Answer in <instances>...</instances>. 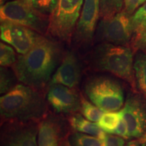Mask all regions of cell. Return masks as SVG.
I'll return each instance as SVG.
<instances>
[{
	"label": "cell",
	"mask_w": 146,
	"mask_h": 146,
	"mask_svg": "<svg viewBox=\"0 0 146 146\" xmlns=\"http://www.w3.org/2000/svg\"><path fill=\"white\" fill-rule=\"evenodd\" d=\"M92 104L81 97V111L84 117L87 120L94 123H98L104 112L99 107Z\"/></svg>",
	"instance_id": "obj_21"
},
{
	"label": "cell",
	"mask_w": 146,
	"mask_h": 146,
	"mask_svg": "<svg viewBox=\"0 0 146 146\" xmlns=\"http://www.w3.org/2000/svg\"><path fill=\"white\" fill-rule=\"evenodd\" d=\"M131 43L133 51L146 52V27L133 36Z\"/></svg>",
	"instance_id": "obj_25"
},
{
	"label": "cell",
	"mask_w": 146,
	"mask_h": 146,
	"mask_svg": "<svg viewBox=\"0 0 146 146\" xmlns=\"http://www.w3.org/2000/svg\"><path fill=\"white\" fill-rule=\"evenodd\" d=\"M33 8L40 13L48 16L57 4L58 0H27Z\"/></svg>",
	"instance_id": "obj_24"
},
{
	"label": "cell",
	"mask_w": 146,
	"mask_h": 146,
	"mask_svg": "<svg viewBox=\"0 0 146 146\" xmlns=\"http://www.w3.org/2000/svg\"><path fill=\"white\" fill-rule=\"evenodd\" d=\"M122 117L121 110L117 112H109L103 114L98 125L106 133L112 134L119 123Z\"/></svg>",
	"instance_id": "obj_18"
},
{
	"label": "cell",
	"mask_w": 146,
	"mask_h": 146,
	"mask_svg": "<svg viewBox=\"0 0 146 146\" xmlns=\"http://www.w3.org/2000/svg\"><path fill=\"white\" fill-rule=\"evenodd\" d=\"M70 146H104V139L79 132L74 133L69 137Z\"/></svg>",
	"instance_id": "obj_17"
},
{
	"label": "cell",
	"mask_w": 146,
	"mask_h": 146,
	"mask_svg": "<svg viewBox=\"0 0 146 146\" xmlns=\"http://www.w3.org/2000/svg\"><path fill=\"white\" fill-rule=\"evenodd\" d=\"M100 17V0H84L81 13L74 33V39L76 43L82 45L90 44L94 39Z\"/></svg>",
	"instance_id": "obj_10"
},
{
	"label": "cell",
	"mask_w": 146,
	"mask_h": 146,
	"mask_svg": "<svg viewBox=\"0 0 146 146\" xmlns=\"http://www.w3.org/2000/svg\"><path fill=\"white\" fill-rule=\"evenodd\" d=\"M16 80H18L14 71H10L7 67L1 66L0 69V93L4 95L12 90L17 84Z\"/></svg>",
	"instance_id": "obj_20"
},
{
	"label": "cell",
	"mask_w": 146,
	"mask_h": 146,
	"mask_svg": "<svg viewBox=\"0 0 146 146\" xmlns=\"http://www.w3.org/2000/svg\"><path fill=\"white\" fill-rule=\"evenodd\" d=\"M125 0H100V17L107 19L121 11Z\"/></svg>",
	"instance_id": "obj_19"
},
{
	"label": "cell",
	"mask_w": 146,
	"mask_h": 146,
	"mask_svg": "<svg viewBox=\"0 0 146 146\" xmlns=\"http://www.w3.org/2000/svg\"><path fill=\"white\" fill-rule=\"evenodd\" d=\"M63 134L64 125L62 120L54 115L45 116L38 125V145L59 146Z\"/></svg>",
	"instance_id": "obj_14"
},
{
	"label": "cell",
	"mask_w": 146,
	"mask_h": 146,
	"mask_svg": "<svg viewBox=\"0 0 146 146\" xmlns=\"http://www.w3.org/2000/svg\"><path fill=\"white\" fill-rule=\"evenodd\" d=\"M104 146H125V139L116 135L106 133Z\"/></svg>",
	"instance_id": "obj_26"
},
{
	"label": "cell",
	"mask_w": 146,
	"mask_h": 146,
	"mask_svg": "<svg viewBox=\"0 0 146 146\" xmlns=\"http://www.w3.org/2000/svg\"><path fill=\"white\" fill-rule=\"evenodd\" d=\"M17 60L15 52L12 47L1 42L0 43V64L1 66H12Z\"/></svg>",
	"instance_id": "obj_22"
},
{
	"label": "cell",
	"mask_w": 146,
	"mask_h": 146,
	"mask_svg": "<svg viewBox=\"0 0 146 146\" xmlns=\"http://www.w3.org/2000/svg\"><path fill=\"white\" fill-rule=\"evenodd\" d=\"M81 78V67L74 53L68 52L64 55L62 62L52 76L50 85L60 84L74 89Z\"/></svg>",
	"instance_id": "obj_13"
},
{
	"label": "cell",
	"mask_w": 146,
	"mask_h": 146,
	"mask_svg": "<svg viewBox=\"0 0 146 146\" xmlns=\"http://www.w3.org/2000/svg\"><path fill=\"white\" fill-rule=\"evenodd\" d=\"M129 1H130V0H125V1H124V5L126 4V3H127Z\"/></svg>",
	"instance_id": "obj_31"
},
{
	"label": "cell",
	"mask_w": 146,
	"mask_h": 146,
	"mask_svg": "<svg viewBox=\"0 0 146 146\" xmlns=\"http://www.w3.org/2000/svg\"><path fill=\"white\" fill-rule=\"evenodd\" d=\"M47 104L39 90L21 83L0 98V113L3 120L29 122L46 116Z\"/></svg>",
	"instance_id": "obj_2"
},
{
	"label": "cell",
	"mask_w": 146,
	"mask_h": 146,
	"mask_svg": "<svg viewBox=\"0 0 146 146\" xmlns=\"http://www.w3.org/2000/svg\"><path fill=\"white\" fill-rule=\"evenodd\" d=\"M112 134L116 135L119 137H121L125 139H129V131H128V127L127 123H126L125 119L123 117V114H122V117L120 118L119 123L116 128V129L113 131Z\"/></svg>",
	"instance_id": "obj_27"
},
{
	"label": "cell",
	"mask_w": 146,
	"mask_h": 146,
	"mask_svg": "<svg viewBox=\"0 0 146 146\" xmlns=\"http://www.w3.org/2000/svg\"><path fill=\"white\" fill-rule=\"evenodd\" d=\"M47 101L56 112L72 114L81 110V98L73 88L60 85H50Z\"/></svg>",
	"instance_id": "obj_11"
},
{
	"label": "cell",
	"mask_w": 146,
	"mask_h": 146,
	"mask_svg": "<svg viewBox=\"0 0 146 146\" xmlns=\"http://www.w3.org/2000/svg\"><path fill=\"white\" fill-rule=\"evenodd\" d=\"M1 22L19 24L35 31L40 34L47 31L49 16L36 10L27 0H14L1 5Z\"/></svg>",
	"instance_id": "obj_6"
},
{
	"label": "cell",
	"mask_w": 146,
	"mask_h": 146,
	"mask_svg": "<svg viewBox=\"0 0 146 146\" xmlns=\"http://www.w3.org/2000/svg\"><path fill=\"white\" fill-rule=\"evenodd\" d=\"M125 146H141L138 139L131 140V141L127 142Z\"/></svg>",
	"instance_id": "obj_29"
},
{
	"label": "cell",
	"mask_w": 146,
	"mask_h": 146,
	"mask_svg": "<svg viewBox=\"0 0 146 146\" xmlns=\"http://www.w3.org/2000/svg\"><path fill=\"white\" fill-rule=\"evenodd\" d=\"M133 33L131 15L122 11L111 18L102 19L98 34L104 42L127 46Z\"/></svg>",
	"instance_id": "obj_7"
},
{
	"label": "cell",
	"mask_w": 146,
	"mask_h": 146,
	"mask_svg": "<svg viewBox=\"0 0 146 146\" xmlns=\"http://www.w3.org/2000/svg\"><path fill=\"white\" fill-rule=\"evenodd\" d=\"M83 3V0H58L49 17L47 33L61 41L70 42Z\"/></svg>",
	"instance_id": "obj_5"
},
{
	"label": "cell",
	"mask_w": 146,
	"mask_h": 146,
	"mask_svg": "<svg viewBox=\"0 0 146 146\" xmlns=\"http://www.w3.org/2000/svg\"><path fill=\"white\" fill-rule=\"evenodd\" d=\"M68 123L71 128L76 132H79L104 139L106 133L98 126V124L87 120L77 113L71 115L68 118Z\"/></svg>",
	"instance_id": "obj_15"
},
{
	"label": "cell",
	"mask_w": 146,
	"mask_h": 146,
	"mask_svg": "<svg viewBox=\"0 0 146 146\" xmlns=\"http://www.w3.org/2000/svg\"><path fill=\"white\" fill-rule=\"evenodd\" d=\"M0 31L1 39L14 47L21 55L29 52L41 36L29 27L10 22H1Z\"/></svg>",
	"instance_id": "obj_9"
},
{
	"label": "cell",
	"mask_w": 146,
	"mask_h": 146,
	"mask_svg": "<svg viewBox=\"0 0 146 146\" xmlns=\"http://www.w3.org/2000/svg\"><path fill=\"white\" fill-rule=\"evenodd\" d=\"M38 125L35 121L14 122L3 131V146H39Z\"/></svg>",
	"instance_id": "obj_12"
},
{
	"label": "cell",
	"mask_w": 146,
	"mask_h": 146,
	"mask_svg": "<svg viewBox=\"0 0 146 146\" xmlns=\"http://www.w3.org/2000/svg\"><path fill=\"white\" fill-rule=\"evenodd\" d=\"M133 68L137 88L146 100V52L137 55Z\"/></svg>",
	"instance_id": "obj_16"
},
{
	"label": "cell",
	"mask_w": 146,
	"mask_h": 146,
	"mask_svg": "<svg viewBox=\"0 0 146 146\" xmlns=\"http://www.w3.org/2000/svg\"><path fill=\"white\" fill-rule=\"evenodd\" d=\"M60 58L59 45L41 35L29 52L18 56L12 69L18 81L40 90L50 81Z\"/></svg>",
	"instance_id": "obj_1"
},
{
	"label": "cell",
	"mask_w": 146,
	"mask_h": 146,
	"mask_svg": "<svg viewBox=\"0 0 146 146\" xmlns=\"http://www.w3.org/2000/svg\"><path fill=\"white\" fill-rule=\"evenodd\" d=\"M85 92L89 100L104 112H117L125 104L123 89L117 81L106 76H97L87 82Z\"/></svg>",
	"instance_id": "obj_4"
},
{
	"label": "cell",
	"mask_w": 146,
	"mask_h": 146,
	"mask_svg": "<svg viewBox=\"0 0 146 146\" xmlns=\"http://www.w3.org/2000/svg\"><path fill=\"white\" fill-rule=\"evenodd\" d=\"M141 146H146V133L141 138L137 139Z\"/></svg>",
	"instance_id": "obj_30"
},
{
	"label": "cell",
	"mask_w": 146,
	"mask_h": 146,
	"mask_svg": "<svg viewBox=\"0 0 146 146\" xmlns=\"http://www.w3.org/2000/svg\"><path fill=\"white\" fill-rule=\"evenodd\" d=\"M130 139H139L146 133V100L141 94L129 95L121 110Z\"/></svg>",
	"instance_id": "obj_8"
},
{
	"label": "cell",
	"mask_w": 146,
	"mask_h": 146,
	"mask_svg": "<svg viewBox=\"0 0 146 146\" xmlns=\"http://www.w3.org/2000/svg\"><path fill=\"white\" fill-rule=\"evenodd\" d=\"M145 1L146 0H130L127 3L124 5V9L123 11L131 15L137 8H139L143 3H145Z\"/></svg>",
	"instance_id": "obj_28"
},
{
	"label": "cell",
	"mask_w": 146,
	"mask_h": 146,
	"mask_svg": "<svg viewBox=\"0 0 146 146\" xmlns=\"http://www.w3.org/2000/svg\"><path fill=\"white\" fill-rule=\"evenodd\" d=\"M133 27V35L140 32L146 27V1L142 6L139 8L135 14L131 16Z\"/></svg>",
	"instance_id": "obj_23"
},
{
	"label": "cell",
	"mask_w": 146,
	"mask_h": 146,
	"mask_svg": "<svg viewBox=\"0 0 146 146\" xmlns=\"http://www.w3.org/2000/svg\"><path fill=\"white\" fill-rule=\"evenodd\" d=\"M92 61L95 68L112 73L129 83L134 89L137 88L132 48L104 42L95 49Z\"/></svg>",
	"instance_id": "obj_3"
}]
</instances>
